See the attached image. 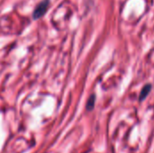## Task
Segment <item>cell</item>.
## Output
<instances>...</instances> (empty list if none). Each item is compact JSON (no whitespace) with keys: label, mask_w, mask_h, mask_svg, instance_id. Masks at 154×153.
I'll return each mask as SVG.
<instances>
[{"label":"cell","mask_w":154,"mask_h":153,"mask_svg":"<svg viewBox=\"0 0 154 153\" xmlns=\"http://www.w3.org/2000/svg\"><path fill=\"white\" fill-rule=\"evenodd\" d=\"M49 6H50V0H42V2H40L32 12L33 20H38L42 18L46 14Z\"/></svg>","instance_id":"cell-1"},{"label":"cell","mask_w":154,"mask_h":153,"mask_svg":"<svg viewBox=\"0 0 154 153\" xmlns=\"http://www.w3.org/2000/svg\"><path fill=\"white\" fill-rule=\"evenodd\" d=\"M95 102H96V96L93 94L89 96L88 102H87V110L88 111H92L95 106Z\"/></svg>","instance_id":"cell-3"},{"label":"cell","mask_w":154,"mask_h":153,"mask_svg":"<svg viewBox=\"0 0 154 153\" xmlns=\"http://www.w3.org/2000/svg\"><path fill=\"white\" fill-rule=\"evenodd\" d=\"M151 90H152V85L151 84H147V85H145L143 87V89L141 90V93H140V101H143L147 96H148V95L150 94V92H151Z\"/></svg>","instance_id":"cell-2"}]
</instances>
